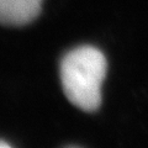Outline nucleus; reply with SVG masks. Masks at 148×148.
<instances>
[{"label":"nucleus","instance_id":"f257e3e1","mask_svg":"<svg viewBox=\"0 0 148 148\" xmlns=\"http://www.w3.org/2000/svg\"><path fill=\"white\" fill-rule=\"evenodd\" d=\"M106 69V58L100 49L80 46L69 51L61 62V82L67 99L83 111H96Z\"/></svg>","mask_w":148,"mask_h":148},{"label":"nucleus","instance_id":"f03ea898","mask_svg":"<svg viewBox=\"0 0 148 148\" xmlns=\"http://www.w3.org/2000/svg\"><path fill=\"white\" fill-rule=\"evenodd\" d=\"M42 0H0V24L24 26L40 15Z\"/></svg>","mask_w":148,"mask_h":148},{"label":"nucleus","instance_id":"7ed1b4c3","mask_svg":"<svg viewBox=\"0 0 148 148\" xmlns=\"http://www.w3.org/2000/svg\"><path fill=\"white\" fill-rule=\"evenodd\" d=\"M8 147H10V145H9L8 142L0 140V148H8Z\"/></svg>","mask_w":148,"mask_h":148}]
</instances>
